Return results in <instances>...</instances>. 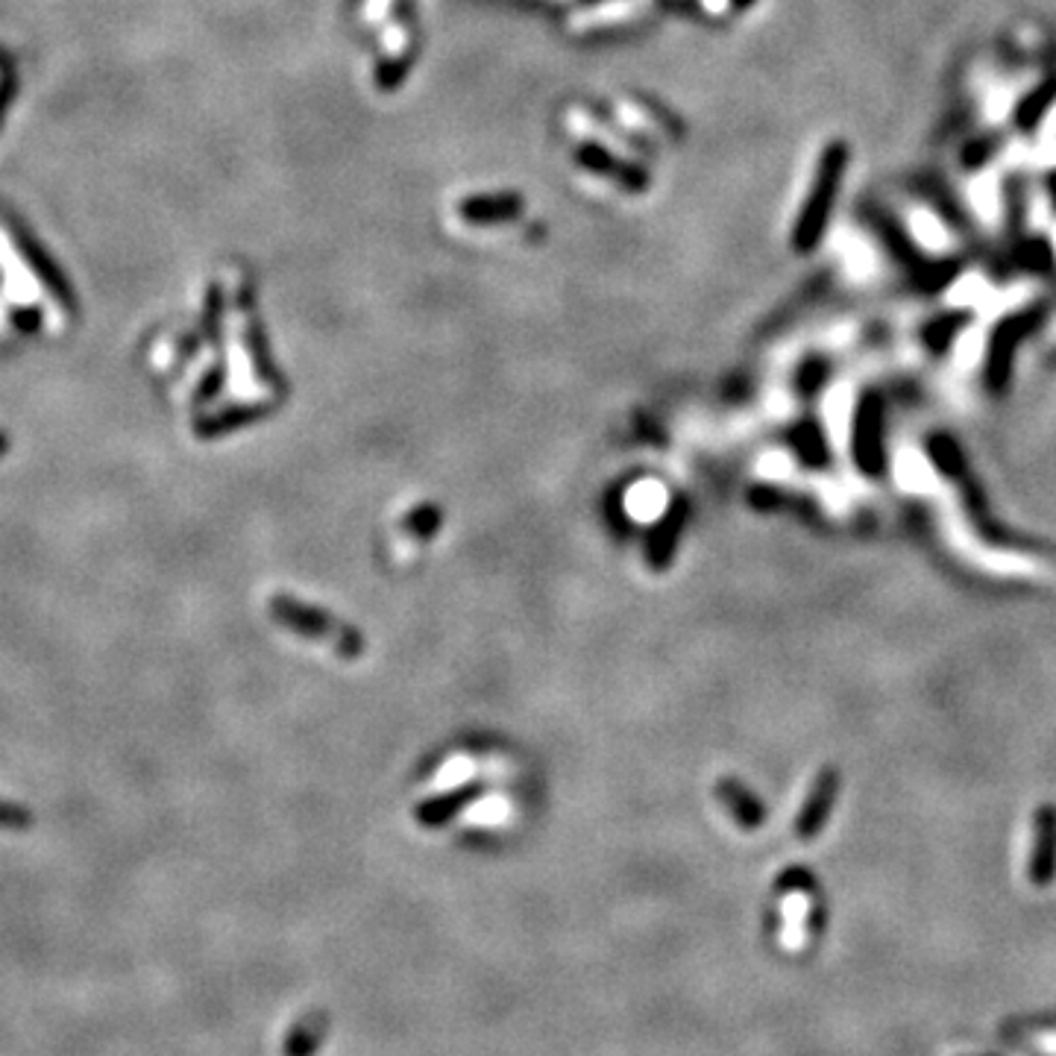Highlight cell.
Listing matches in <instances>:
<instances>
[{"label":"cell","mask_w":1056,"mask_h":1056,"mask_svg":"<svg viewBox=\"0 0 1056 1056\" xmlns=\"http://www.w3.org/2000/svg\"><path fill=\"white\" fill-rule=\"evenodd\" d=\"M27 828H33V814L27 807L0 798V831H27Z\"/></svg>","instance_id":"obj_4"},{"label":"cell","mask_w":1056,"mask_h":1056,"mask_svg":"<svg viewBox=\"0 0 1056 1056\" xmlns=\"http://www.w3.org/2000/svg\"><path fill=\"white\" fill-rule=\"evenodd\" d=\"M12 104V83L0 85V123H3V115H7V106Z\"/></svg>","instance_id":"obj_6"},{"label":"cell","mask_w":1056,"mask_h":1056,"mask_svg":"<svg viewBox=\"0 0 1056 1056\" xmlns=\"http://www.w3.org/2000/svg\"><path fill=\"white\" fill-rule=\"evenodd\" d=\"M12 238H15V247H19V253L24 256V262H27L29 271L36 273V280L41 282L50 294H54V299H57L59 306L68 311L74 309L76 297H74V290H71V282H66L62 271H59L57 264L50 262V256H47L45 250L29 238V233H24V229H15Z\"/></svg>","instance_id":"obj_1"},{"label":"cell","mask_w":1056,"mask_h":1056,"mask_svg":"<svg viewBox=\"0 0 1056 1056\" xmlns=\"http://www.w3.org/2000/svg\"><path fill=\"white\" fill-rule=\"evenodd\" d=\"M1056 875V814L1042 810L1036 816V833L1030 849V880L1039 887H1047Z\"/></svg>","instance_id":"obj_2"},{"label":"cell","mask_w":1056,"mask_h":1056,"mask_svg":"<svg viewBox=\"0 0 1056 1056\" xmlns=\"http://www.w3.org/2000/svg\"><path fill=\"white\" fill-rule=\"evenodd\" d=\"M7 452H10V438H7V435L0 431V459H3Z\"/></svg>","instance_id":"obj_7"},{"label":"cell","mask_w":1056,"mask_h":1056,"mask_svg":"<svg viewBox=\"0 0 1056 1056\" xmlns=\"http://www.w3.org/2000/svg\"><path fill=\"white\" fill-rule=\"evenodd\" d=\"M833 790H837V781H833V772H824L819 781H816L814 793H810V802L802 810V819H798V831L804 837H814L819 828L824 824V816L831 810L833 804Z\"/></svg>","instance_id":"obj_3"},{"label":"cell","mask_w":1056,"mask_h":1056,"mask_svg":"<svg viewBox=\"0 0 1056 1056\" xmlns=\"http://www.w3.org/2000/svg\"><path fill=\"white\" fill-rule=\"evenodd\" d=\"M15 323H19L24 332H36L38 323H41V315H38L36 309H24V311H19V315H15Z\"/></svg>","instance_id":"obj_5"}]
</instances>
